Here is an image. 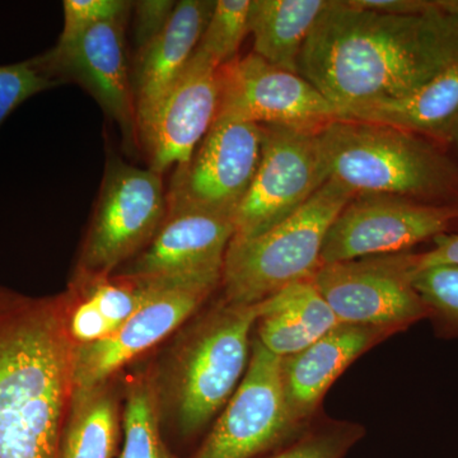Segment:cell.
Returning a JSON list of instances; mask_svg holds the SVG:
<instances>
[{"label":"cell","instance_id":"44dd1931","mask_svg":"<svg viewBox=\"0 0 458 458\" xmlns=\"http://www.w3.org/2000/svg\"><path fill=\"white\" fill-rule=\"evenodd\" d=\"M334 0H251L249 31L254 54L300 74V60L319 18Z\"/></svg>","mask_w":458,"mask_h":458},{"label":"cell","instance_id":"1f68e13d","mask_svg":"<svg viewBox=\"0 0 458 458\" xmlns=\"http://www.w3.org/2000/svg\"><path fill=\"white\" fill-rule=\"evenodd\" d=\"M9 293H11V291H8V289H4L0 286V300H2V298L7 297Z\"/></svg>","mask_w":458,"mask_h":458},{"label":"cell","instance_id":"30bf717a","mask_svg":"<svg viewBox=\"0 0 458 458\" xmlns=\"http://www.w3.org/2000/svg\"><path fill=\"white\" fill-rule=\"evenodd\" d=\"M261 147V125L216 114L191 159L174 170L167 213L201 210L233 221L260 164Z\"/></svg>","mask_w":458,"mask_h":458},{"label":"cell","instance_id":"4fadbf2b","mask_svg":"<svg viewBox=\"0 0 458 458\" xmlns=\"http://www.w3.org/2000/svg\"><path fill=\"white\" fill-rule=\"evenodd\" d=\"M219 82L221 116L310 131L337 119L335 106L306 78L255 54L221 66Z\"/></svg>","mask_w":458,"mask_h":458},{"label":"cell","instance_id":"5b68a950","mask_svg":"<svg viewBox=\"0 0 458 458\" xmlns=\"http://www.w3.org/2000/svg\"><path fill=\"white\" fill-rule=\"evenodd\" d=\"M258 316L256 304L223 302L191 328L177 349L168 397L181 436L200 432L237 390L249 367L250 336Z\"/></svg>","mask_w":458,"mask_h":458},{"label":"cell","instance_id":"277c9868","mask_svg":"<svg viewBox=\"0 0 458 458\" xmlns=\"http://www.w3.org/2000/svg\"><path fill=\"white\" fill-rule=\"evenodd\" d=\"M354 192L328 180L302 208L251 238H232L222 270L225 302L254 306L286 285L312 279L325 238Z\"/></svg>","mask_w":458,"mask_h":458},{"label":"cell","instance_id":"ba28073f","mask_svg":"<svg viewBox=\"0 0 458 458\" xmlns=\"http://www.w3.org/2000/svg\"><path fill=\"white\" fill-rule=\"evenodd\" d=\"M261 159L233 214L232 238H251L302 208L327 182L318 131L261 125Z\"/></svg>","mask_w":458,"mask_h":458},{"label":"cell","instance_id":"8992f818","mask_svg":"<svg viewBox=\"0 0 458 458\" xmlns=\"http://www.w3.org/2000/svg\"><path fill=\"white\" fill-rule=\"evenodd\" d=\"M162 174L110 157L75 280L108 278L146 249L167 218Z\"/></svg>","mask_w":458,"mask_h":458},{"label":"cell","instance_id":"7a4b0ae2","mask_svg":"<svg viewBox=\"0 0 458 458\" xmlns=\"http://www.w3.org/2000/svg\"><path fill=\"white\" fill-rule=\"evenodd\" d=\"M69 302L0 300V458H56L73 394Z\"/></svg>","mask_w":458,"mask_h":458},{"label":"cell","instance_id":"d6986e66","mask_svg":"<svg viewBox=\"0 0 458 458\" xmlns=\"http://www.w3.org/2000/svg\"><path fill=\"white\" fill-rule=\"evenodd\" d=\"M337 119L382 123L451 144L458 125V64L409 95L345 108Z\"/></svg>","mask_w":458,"mask_h":458},{"label":"cell","instance_id":"d6a6232c","mask_svg":"<svg viewBox=\"0 0 458 458\" xmlns=\"http://www.w3.org/2000/svg\"><path fill=\"white\" fill-rule=\"evenodd\" d=\"M452 143L456 144V146L458 147V125L456 128V131H454V138H452Z\"/></svg>","mask_w":458,"mask_h":458},{"label":"cell","instance_id":"7402d4cb","mask_svg":"<svg viewBox=\"0 0 458 458\" xmlns=\"http://www.w3.org/2000/svg\"><path fill=\"white\" fill-rule=\"evenodd\" d=\"M110 381L73 390L56 458H114L119 443V405Z\"/></svg>","mask_w":458,"mask_h":458},{"label":"cell","instance_id":"2e32d148","mask_svg":"<svg viewBox=\"0 0 458 458\" xmlns=\"http://www.w3.org/2000/svg\"><path fill=\"white\" fill-rule=\"evenodd\" d=\"M233 234L231 216L201 210L167 213L149 245L120 276L221 282Z\"/></svg>","mask_w":458,"mask_h":458},{"label":"cell","instance_id":"6da1fadb","mask_svg":"<svg viewBox=\"0 0 458 458\" xmlns=\"http://www.w3.org/2000/svg\"><path fill=\"white\" fill-rule=\"evenodd\" d=\"M458 64V0L391 14L334 0L300 60V74L335 106L403 98Z\"/></svg>","mask_w":458,"mask_h":458},{"label":"cell","instance_id":"5bb4252c","mask_svg":"<svg viewBox=\"0 0 458 458\" xmlns=\"http://www.w3.org/2000/svg\"><path fill=\"white\" fill-rule=\"evenodd\" d=\"M152 300L105 339L73 349V390L95 387L111 379L129 361L161 343L180 327L219 282L172 278Z\"/></svg>","mask_w":458,"mask_h":458},{"label":"cell","instance_id":"3957f363","mask_svg":"<svg viewBox=\"0 0 458 458\" xmlns=\"http://www.w3.org/2000/svg\"><path fill=\"white\" fill-rule=\"evenodd\" d=\"M328 180L358 195L458 207V165L441 144L382 123L335 119L318 132Z\"/></svg>","mask_w":458,"mask_h":458},{"label":"cell","instance_id":"f546056e","mask_svg":"<svg viewBox=\"0 0 458 458\" xmlns=\"http://www.w3.org/2000/svg\"><path fill=\"white\" fill-rule=\"evenodd\" d=\"M352 7L391 14H423L447 7L451 0H348Z\"/></svg>","mask_w":458,"mask_h":458},{"label":"cell","instance_id":"9c48e42d","mask_svg":"<svg viewBox=\"0 0 458 458\" xmlns=\"http://www.w3.org/2000/svg\"><path fill=\"white\" fill-rule=\"evenodd\" d=\"M301 428L286 405L282 358L255 339L242 381L191 458H256L292 441Z\"/></svg>","mask_w":458,"mask_h":458},{"label":"cell","instance_id":"484cf974","mask_svg":"<svg viewBox=\"0 0 458 458\" xmlns=\"http://www.w3.org/2000/svg\"><path fill=\"white\" fill-rule=\"evenodd\" d=\"M351 424H333L292 439L265 458H345L361 437Z\"/></svg>","mask_w":458,"mask_h":458},{"label":"cell","instance_id":"603a6c76","mask_svg":"<svg viewBox=\"0 0 458 458\" xmlns=\"http://www.w3.org/2000/svg\"><path fill=\"white\" fill-rule=\"evenodd\" d=\"M120 458H176L162 439L159 394L152 376L140 375L129 384L123 418Z\"/></svg>","mask_w":458,"mask_h":458},{"label":"cell","instance_id":"4dcf8cb0","mask_svg":"<svg viewBox=\"0 0 458 458\" xmlns=\"http://www.w3.org/2000/svg\"><path fill=\"white\" fill-rule=\"evenodd\" d=\"M417 270L454 265L458 267V233L439 234L433 240V247L427 252L415 255Z\"/></svg>","mask_w":458,"mask_h":458},{"label":"cell","instance_id":"7c38bea8","mask_svg":"<svg viewBox=\"0 0 458 458\" xmlns=\"http://www.w3.org/2000/svg\"><path fill=\"white\" fill-rule=\"evenodd\" d=\"M125 20L98 23L71 44H56L36 57L42 71L53 80L83 87L119 125L123 146L134 153L140 146L132 77L126 56Z\"/></svg>","mask_w":458,"mask_h":458},{"label":"cell","instance_id":"f1b7e54d","mask_svg":"<svg viewBox=\"0 0 458 458\" xmlns=\"http://www.w3.org/2000/svg\"><path fill=\"white\" fill-rule=\"evenodd\" d=\"M177 3L171 0H141L132 3L134 14V40L138 50L155 40L168 25Z\"/></svg>","mask_w":458,"mask_h":458},{"label":"cell","instance_id":"ffe728a7","mask_svg":"<svg viewBox=\"0 0 458 458\" xmlns=\"http://www.w3.org/2000/svg\"><path fill=\"white\" fill-rule=\"evenodd\" d=\"M256 306V339L280 358L302 352L340 324L312 279L286 285Z\"/></svg>","mask_w":458,"mask_h":458},{"label":"cell","instance_id":"4316f807","mask_svg":"<svg viewBox=\"0 0 458 458\" xmlns=\"http://www.w3.org/2000/svg\"><path fill=\"white\" fill-rule=\"evenodd\" d=\"M62 83L42 71L38 57L16 64L0 65V128L23 102Z\"/></svg>","mask_w":458,"mask_h":458},{"label":"cell","instance_id":"83f0119b","mask_svg":"<svg viewBox=\"0 0 458 458\" xmlns=\"http://www.w3.org/2000/svg\"><path fill=\"white\" fill-rule=\"evenodd\" d=\"M131 7L125 0H65L64 27L57 45L71 44L98 23L128 17Z\"/></svg>","mask_w":458,"mask_h":458},{"label":"cell","instance_id":"ac0fdd59","mask_svg":"<svg viewBox=\"0 0 458 458\" xmlns=\"http://www.w3.org/2000/svg\"><path fill=\"white\" fill-rule=\"evenodd\" d=\"M394 333L388 328L339 324L309 348L282 358L283 390L294 420L303 427L344 370Z\"/></svg>","mask_w":458,"mask_h":458},{"label":"cell","instance_id":"cb8c5ba5","mask_svg":"<svg viewBox=\"0 0 458 458\" xmlns=\"http://www.w3.org/2000/svg\"><path fill=\"white\" fill-rule=\"evenodd\" d=\"M251 0H216L198 49L218 66L237 59L241 44L249 35Z\"/></svg>","mask_w":458,"mask_h":458},{"label":"cell","instance_id":"8fae6325","mask_svg":"<svg viewBox=\"0 0 458 458\" xmlns=\"http://www.w3.org/2000/svg\"><path fill=\"white\" fill-rule=\"evenodd\" d=\"M457 225L458 207L386 195H358L328 229L321 261L331 264L400 254L439 234L451 233Z\"/></svg>","mask_w":458,"mask_h":458},{"label":"cell","instance_id":"d4e9b609","mask_svg":"<svg viewBox=\"0 0 458 458\" xmlns=\"http://www.w3.org/2000/svg\"><path fill=\"white\" fill-rule=\"evenodd\" d=\"M415 289L447 335L458 336V267L442 265L415 271Z\"/></svg>","mask_w":458,"mask_h":458},{"label":"cell","instance_id":"e0dca14e","mask_svg":"<svg viewBox=\"0 0 458 458\" xmlns=\"http://www.w3.org/2000/svg\"><path fill=\"white\" fill-rule=\"evenodd\" d=\"M216 2L213 0H182L164 31L138 50L132 73L138 137L140 140L149 131L157 111L177 78L182 73L201 36Z\"/></svg>","mask_w":458,"mask_h":458},{"label":"cell","instance_id":"52a82bcc","mask_svg":"<svg viewBox=\"0 0 458 458\" xmlns=\"http://www.w3.org/2000/svg\"><path fill=\"white\" fill-rule=\"evenodd\" d=\"M417 252L322 264L312 282L340 324L403 330L430 318L415 289Z\"/></svg>","mask_w":458,"mask_h":458},{"label":"cell","instance_id":"9a60e30c","mask_svg":"<svg viewBox=\"0 0 458 458\" xmlns=\"http://www.w3.org/2000/svg\"><path fill=\"white\" fill-rule=\"evenodd\" d=\"M219 69L207 54L197 50L176 82L165 93L140 148L149 168L164 174L183 167L212 128L221 101Z\"/></svg>","mask_w":458,"mask_h":458}]
</instances>
